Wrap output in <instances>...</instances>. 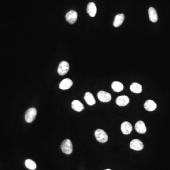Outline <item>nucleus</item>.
<instances>
[{"mask_svg": "<svg viewBox=\"0 0 170 170\" xmlns=\"http://www.w3.org/2000/svg\"><path fill=\"white\" fill-rule=\"evenodd\" d=\"M61 149L66 155H70L73 151V145L70 139H65L61 145Z\"/></svg>", "mask_w": 170, "mask_h": 170, "instance_id": "obj_1", "label": "nucleus"}, {"mask_svg": "<svg viewBox=\"0 0 170 170\" xmlns=\"http://www.w3.org/2000/svg\"><path fill=\"white\" fill-rule=\"evenodd\" d=\"M95 135L97 141L102 143L106 142L108 139L107 133L102 129H97L96 130Z\"/></svg>", "mask_w": 170, "mask_h": 170, "instance_id": "obj_2", "label": "nucleus"}, {"mask_svg": "<svg viewBox=\"0 0 170 170\" xmlns=\"http://www.w3.org/2000/svg\"><path fill=\"white\" fill-rule=\"evenodd\" d=\"M37 115V110L35 108L32 107L28 110L25 115V119L27 123H32L35 119Z\"/></svg>", "mask_w": 170, "mask_h": 170, "instance_id": "obj_3", "label": "nucleus"}, {"mask_svg": "<svg viewBox=\"0 0 170 170\" xmlns=\"http://www.w3.org/2000/svg\"><path fill=\"white\" fill-rule=\"evenodd\" d=\"M69 64L66 61H62L59 64L58 68V73L60 75L64 76L69 70Z\"/></svg>", "mask_w": 170, "mask_h": 170, "instance_id": "obj_4", "label": "nucleus"}, {"mask_svg": "<svg viewBox=\"0 0 170 170\" xmlns=\"http://www.w3.org/2000/svg\"><path fill=\"white\" fill-rule=\"evenodd\" d=\"M130 149L136 151H140L144 148V144L141 140L138 139H134L130 143Z\"/></svg>", "mask_w": 170, "mask_h": 170, "instance_id": "obj_5", "label": "nucleus"}, {"mask_svg": "<svg viewBox=\"0 0 170 170\" xmlns=\"http://www.w3.org/2000/svg\"><path fill=\"white\" fill-rule=\"evenodd\" d=\"M65 18H66V21L69 23L70 24H74L77 20V13L74 10H70L66 14Z\"/></svg>", "mask_w": 170, "mask_h": 170, "instance_id": "obj_6", "label": "nucleus"}, {"mask_svg": "<svg viewBox=\"0 0 170 170\" xmlns=\"http://www.w3.org/2000/svg\"><path fill=\"white\" fill-rule=\"evenodd\" d=\"M98 99L101 102L107 103L110 102L111 99V96L110 93L104 91H100L97 95Z\"/></svg>", "mask_w": 170, "mask_h": 170, "instance_id": "obj_7", "label": "nucleus"}, {"mask_svg": "<svg viewBox=\"0 0 170 170\" xmlns=\"http://www.w3.org/2000/svg\"><path fill=\"white\" fill-rule=\"evenodd\" d=\"M132 126L130 123L128 122H124L121 125V130L122 132L125 135H129L132 130Z\"/></svg>", "mask_w": 170, "mask_h": 170, "instance_id": "obj_8", "label": "nucleus"}, {"mask_svg": "<svg viewBox=\"0 0 170 170\" xmlns=\"http://www.w3.org/2000/svg\"><path fill=\"white\" fill-rule=\"evenodd\" d=\"M73 85V82L70 78H65L61 81L59 84V88L62 90H67L70 89Z\"/></svg>", "mask_w": 170, "mask_h": 170, "instance_id": "obj_9", "label": "nucleus"}, {"mask_svg": "<svg viewBox=\"0 0 170 170\" xmlns=\"http://www.w3.org/2000/svg\"><path fill=\"white\" fill-rule=\"evenodd\" d=\"M135 130L137 132L141 134L145 133L146 131V127L145 124L143 121H139L135 124Z\"/></svg>", "mask_w": 170, "mask_h": 170, "instance_id": "obj_10", "label": "nucleus"}, {"mask_svg": "<svg viewBox=\"0 0 170 170\" xmlns=\"http://www.w3.org/2000/svg\"><path fill=\"white\" fill-rule=\"evenodd\" d=\"M130 102L129 97L126 96H119L116 100V103L118 105L120 106H124L127 105Z\"/></svg>", "mask_w": 170, "mask_h": 170, "instance_id": "obj_11", "label": "nucleus"}, {"mask_svg": "<svg viewBox=\"0 0 170 170\" xmlns=\"http://www.w3.org/2000/svg\"><path fill=\"white\" fill-rule=\"evenodd\" d=\"M87 13L91 17H94L97 13V8L94 2H90L87 6Z\"/></svg>", "mask_w": 170, "mask_h": 170, "instance_id": "obj_12", "label": "nucleus"}, {"mask_svg": "<svg viewBox=\"0 0 170 170\" xmlns=\"http://www.w3.org/2000/svg\"><path fill=\"white\" fill-rule=\"evenodd\" d=\"M144 107L145 109L148 111H153L157 108V104L153 100H148L145 102Z\"/></svg>", "mask_w": 170, "mask_h": 170, "instance_id": "obj_13", "label": "nucleus"}, {"mask_svg": "<svg viewBox=\"0 0 170 170\" xmlns=\"http://www.w3.org/2000/svg\"><path fill=\"white\" fill-rule=\"evenodd\" d=\"M124 19L125 16L123 14L117 15L115 17V20L113 21V25L114 27H116V28L120 27L123 24Z\"/></svg>", "mask_w": 170, "mask_h": 170, "instance_id": "obj_14", "label": "nucleus"}, {"mask_svg": "<svg viewBox=\"0 0 170 170\" xmlns=\"http://www.w3.org/2000/svg\"><path fill=\"white\" fill-rule=\"evenodd\" d=\"M149 18L150 21L153 23L157 22L158 21V15L156 9L154 8L150 7L149 9Z\"/></svg>", "mask_w": 170, "mask_h": 170, "instance_id": "obj_15", "label": "nucleus"}, {"mask_svg": "<svg viewBox=\"0 0 170 170\" xmlns=\"http://www.w3.org/2000/svg\"><path fill=\"white\" fill-rule=\"evenodd\" d=\"M84 99L87 102V103L90 106L94 105L96 104V100H95L94 96L90 92H88L85 94L84 96Z\"/></svg>", "mask_w": 170, "mask_h": 170, "instance_id": "obj_16", "label": "nucleus"}, {"mask_svg": "<svg viewBox=\"0 0 170 170\" xmlns=\"http://www.w3.org/2000/svg\"><path fill=\"white\" fill-rule=\"evenodd\" d=\"M72 109L76 111L81 112L84 108L83 104L78 100H74L71 104Z\"/></svg>", "mask_w": 170, "mask_h": 170, "instance_id": "obj_17", "label": "nucleus"}, {"mask_svg": "<svg viewBox=\"0 0 170 170\" xmlns=\"http://www.w3.org/2000/svg\"><path fill=\"white\" fill-rule=\"evenodd\" d=\"M130 89L132 92L136 94L141 93L142 90V88L141 85L138 83H133L130 87Z\"/></svg>", "mask_w": 170, "mask_h": 170, "instance_id": "obj_18", "label": "nucleus"}, {"mask_svg": "<svg viewBox=\"0 0 170 170\" xmlns=\"http://www.w3.org/2000/svg\"><path fill=\"white\" fill-rule=\"evenodd\" d=\"M111 88L115 92H119L123 89L124 86L122 83L120 82L115 81L112 83Z\"/></svg>", "mask_w": 170, "mask_h": 170, "instance_id": "obj_19", "label": "nucleus"}, {"mask_svg": "<svg viewBox=\"0 0 170 170\" xmlns=\"http://www.w3.org/2000/svg\"><path fill=\"white\" fill-rule=\"evenodd\" d=\"M25 164L26 167L30 170H34L36 168V164L31 159H27L25 161Z\"/></svg>", "mask_w": 170, "mask_h": 170, "instance_id": "obj_20", "label": "nucleus"}, {"mask_svg": "<svg viewBox=\"0 0 170 170\" xmlns=\"http://www.w3.org/2000/svg\"><path fill=\"white\" fill-rule=\"evenodd\" d=\"M110 170V169H106V170Z\"/></svg>", "mask_w": 170, "mask_h": 170, "instance_id": "obj_21", "label": "nucleus"}]
</instances>
